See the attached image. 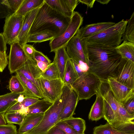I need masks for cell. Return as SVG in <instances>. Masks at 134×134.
I'll return each instance as SVG.
<instances>
[{
    "mask_svg": "<svg viewBox=\"0 0 134 134\" xmlns=\"http://www.w3.org/2000/svg\"><path fill=\"white\" fill-rule=\"evenodd\" d=\"M78 78L72 60L69 58L67 60L65 68L63 81L64 84L71 86Z\"/></svg>",
    "mask_w": 134,
    "mask_h": 134,
    "instance_id": "26",
    "label": "cell"
},
{
    "mask_svg": "<svg viewBox=\"0 0 134 134\" xmlns=\"http://www.w3.org/2000/svg\"><path fill=\"white\" fill-rule=\"evenodd\" d=\"M0 134H18L16 127L13 124L0 125Z\"/></svg>",
    "mask_w": 134,
    "mask_h": 134,
    "instance_id": "37",
    "label": "cell"
},
{
    "mask_svg": "<svg viewBox=\"0 0 134 134\" xmlns=\"http://www.w3.org/2000/svg\"><path fill=\"white\" fill-rule=\"evenodd\" d=\"M54 52L55 56L54 60L57 65L60 78L63 81L67 61L70 58L66 53L65 47H63L58 49Z\"/></svg>",
    "mask_w": 134,
    "mask_h": 134,
    "instance_id": "20",
    "label": "cell"
},
{
    "mask_svg": "<svg viewBox=\"0 0 134 134\" xmlns=\"http://www.w3.org/2000/svg\"><path fill=\"white\" fill-rule=\"evenodd\" d=\"M87 44L88 71L102 81L116 78L122 57L115 47L98 44Z\"/></svg>",
    "mask_w": 134,
    "mask_h": 134,
    "instance_id": "1",
    "label": "cell"
},
{
    "mask_svg": "<svg viewBox=\"0 0 134 134\" xmlns=\"http://www.w3.org/2000/svg\"><path fill=\"white\" fill-rule=\"evenodd\" d=\"M14 13L18 9L24 0H8Z\"/></svg>",
    "mask_w": 134,
    "mask_h": 134,
    "instance_id": "42",
    "label": "cell"
},
{
    "mask_svg": "<svg viewBox=\"0 0 134 134\" xmlns=\"http://www.w3.org/2000/svg\"><path fill=\"white\" fill-rule=\"evenodd\" d=\"M53 103L44 99H40L28 108L27 114H44Z\"/></svg>",
    "mask_w": 134,
    "mask_h": 134,
    "instance_id": "27",
    "label": "cell"
},
{
    "mask_svg": "<svg viewBox=\"0 0 134 134\" xmlns=\"http://www.w3.org/2000/svg\"><path fill=\"white\" fill-rule=\"evenodd\" d=\"M99 91L103 99L104 118L111 125L116 122L117 118V101L110 90L107 81H102Z\"/></svg>",
    "mask_w": 134,
    "mask_h": 134,
    "instance_id": "7",
    "label": "cell"
},
{
    "mask_svg": "<svg viewBox=\"0 0 134 134\" xmlns=\"http://www.w3.org/2000/svg\"><path fill=\"white\" fill-rule=\"evenodd\" d=\"M6 44L2 33H0V72H3L8 64Z\"/></svg>",
    "mask_w": 134,
    "mask_h": 134,
    "instance_id": "30",
    "label": "cell"
},
{
    "mask_svg": "<svg viewBox=\"0 0 134 134\" xmlns=\"http://www.w3.org/2000/svg\"><path fill=\"white\" fill-rule=\"evenodd\" d=\"M79 2L86 5L91 8H93L96 0H78Z\"/></svg>",
    "mask_w": 134,
    "mask_h": 134,
    "instance_id": "48",
    "label": "cell"
},
{
    "mask_svg": "<svg viewBox=\"0 0 134 134\" xmlns=\"http://www.w3.org/2000/svg\"><path fill=\"white\" fill-rule=\"evenodd\" d=\"M44 2V0H24L14 14L24 16L30 12L40 7Z\"/></svg>",
    "mask_w": 134,
    "mask_h": 134,
    "instance_id": "25",
    "label": "cell"
},
{
    "mask_svg": "<svg viewBox=\"0 0 134 134\" xmlns=\"http://www.w3.org/2000/svg\"><path fill=\"white\" fill-rule=\"evenodd\" d=\"M93 134H129L113 128L108 122L104 125H100L93 129Z\"/></svg>",
    "mask_w": 134,
    "mask_h": 134,
    "instance_id": "32",
    "label": "cell"
},
{
    "mask_svg": "<svg viewBox=\"0 0 134 134\" xmlns=\"http://www.w3.org/2000/svg\"><path fill=\"white\" fill-rule=\"evenodd\" d=\"M46 134H65V133L63 130L55 125L51 128Z\"/></svg>",
    "mask_w": 134,
    "mask_h": 134,
    "instance_id": "45",
    "label": "cell"
},
{
    "mask_svg": "<svg viewBox=\"0 0 134 134\" xmlns=\"http://www.w3.org/2000/svg\"><path fill=\"white\" fill-rule=\"evenodd\" d=\"M97 1L100 3L103 4H107L110 1V0H96Z\"/></svg>",
    "mask_w": 134,
    "mask_h": 134,
    "instance_id": "52",
    "label": "cell"
},
{
    "mask_svg": "<svg viewBox=\"0 0 134 134\" xmlns=\"http://www.w3.org/2000/svg\"><path fill=\"white\" fill-rule=\"evenodd\" d=\"M79 101L77 94L72 87L68 99L60 115V121L72 116Z\"/></svg>",
    "mask_w": 134,
    "mask_h": 134,
    "instance_id": "17",
    "label": "cell"
},
{
    "mask_svg": "<svg viewBox=\"0 0 134 134\" xmlns=\"http://www.w3.org/2000/svg\"><path fill=\"white\" fill-rule=\"evenodd\" d=\"M127 21V24L122 38V41H126L134 43V12Z\"/></svg>",
    "mask_w": 134,
    "mask_h": 134,
    "instance_id": "31",
    "label": "cell"
},
{
    "mask_svg": "<svg viewBox=\"0 0 134 134\" xmlns=\"http://www.w3.org/2000/svg\"><path fill=\"white\" fill-rule=\"evenodd\" d=\"M72 61L74 68L77 73L78 77H80L83 74L86 73L82 72L81 70V69L79 68L77 63L72 60Z\"/></svg>",
    "mask_w": 134,
    "mask_h": 134,
    "instance_id": "49",
    "label": "cell"
},
{
    "mask_svg": "<svg viewBox=\"0 0 134 134\" xmlns=\"http://www.w3.org/2000/svg\"><path fill=\"white\" fill-rule=\"evenodd\" d=\"M40 99L25 96L24 100L20 103L23 108H28Z\"/></svg>",
    "mask_w": 134,
    "mask_h": 134,
    "instance_id": "40",
    "label": "cell"
},
{
    "mask_svg": "<svg viewBox=\"0 0 134 134\" xmlns=\"http://www.w3.org/2000/svg\"><path fill=\"white\" fill-rule=\"evenodd\" d=\"M115 23L102 22L87 25L80 28L77 32L81 38H85L102 31Z\"/></svg>",
    "mask_w": 134,
    "mask_h": 134,
    "instance_id": "16",
    "label": "cell"
},
{
    "mask_svg": "<svg viewBox=\"0 0 134 134\" xmlns=\"http://www.w3.org/2000/svg\"><path fill=\"white\" fill-rule=\"evenodd\" d=\"M44 114H26L17 132L18 134H25L37 126L42 119Z\"/></svg>",
    "mask_w": 134,
    "mask_h": 134,
    "instance_id": "18",
    "label": "cell"
},
{
    "mask_svg": "<svg viewBox=\"0 0 134 134\" xmlns=\"http://www.w3.org/2000/svg\"><path fill=\"white\" fill-rule=\"evenodd\" d=\"M62 121L71 127L78 134H85L84 132L86 129V123L85 121L82 119L72 116Z\"/></svg>",
    "mask_w": 134,
    "mask_h": 134,
    "instance_id": "28",
    "label": "cell"
},
{
    "mask_svg": "<svg viewBox=\"0 0 134 134\" xmlns=\"http://www.w3.org/2000/svg\"><path fill=\"white\" fill-rule=\"evenodd\" d=\"M44 2L51 7L64 16L71 18L73 12L66 5L63 0H44Z\"/></svg>",
    "mask_w": 134,
    "mask_h": 134,
    "instance_id": "24",
    "label": "cell"
},
{
    "mask_svg": "<svg viewBox=\"0 0 134 134\" xmlns=\"http://www.w3.org/2000/svg\"></svg>",
    "mask_w": 134,
    "mask_h": 134,
    "instance_id": "53",
    "label": "cell"
},
{
    "mask_svg": "<svg viewBox=\"0 0 134 134\" xmlns=\"http://www.w3.org/2000/svg\"><path fill=\"white\" fill-rule=\"evenodd\" d=\"M25 98V95L23 94H20L17 99V102L21 103L24 99Z\"/></svg>",
    "mask_w": 134,
    "mask_h": 134,
    "instance_id": "51",
    "label": "cell"
},
{
    "mask_svg": "<svg viewBox=\"0 0 134 134\" xmlns=\"http://www.w3.org/2000/svg\"><path fill=\"white\" fill-rule=\"evenodd\" d=\"M70 19L52 8L44 1L38 10L29 35L37 32H48L55 35V37L59 36L66 30Z\"/></svg>",
    "mask_w": 134,
    "mask_h": 134,
    "instance_id": "2",
    "label": "cell"
},
{
    "mask_svg": "<svg viewBox=\"0 0 134 134\" xmlns=\"http://www.w3.org/2000/svg\"><path fill=\"white\" fill-rule=\"evenodd\" d=\"M83 21V18L77 12L74 11L68 26L63 33L50 41V52H54L58 49L65 47L70 40L76 34Z\"/></svg>",
    "mask_w": 134,
    "mask_h": 134,
    "instance_id": "6",
    "label": "cell"
},
{
    "mask_svg": "<svg viewBox=\"0 0 134 134\" xmlns=\"http://www.w3.org/2000/svg\"><path fill=\"white\" fill-rule=\"evenodd\" d=\"M24 51L29 58L33 59L36 49L31 45L26 44L23 47Z\"/></svg>",
    "mask_w": 134,
    "mask_h": 134,
    "instance_id": "43",
    "label": "cell"
},
{
    "mask_svg": "<svg viewBox=\"0 0 134 134\" xmlns=\"http://www.w3.org/2000/svg\"><path fill=\"white\" fill-rule=\"evenodd\" d=\"M96 95V99L92 106L88 118L92 121H97L104 118V104L103 98L99 91Z\"/></svg>",
    "mask_w": 134,
    "mask_h": 134,
    "instance_id": "19",
    "label": "cell"
},
{
    "mask_svg": "<svg viewBox=\"0 0 134 134\" xmlns=\"http://www.w3.org/2000/svg\"><path fill=\"white\" fill-rule=\"evenodd\" d=\"M21 94L10 92L0 96V113H5L7 110L17 102Z\"/></svg>",
    "mask_w": 134,
    "mask_h": 134,
    "instance_id": "23",
    "label": "cell"
},
{
    "mask_svg": "<svg viewBox=\"0 0 134 134\" xmlns=\"http://www.w3.org/2000/svg\"><path fill=\"white\" fill-rule=\"evenodd\" d=\"M71 89V86L64 85L61 94L44 113L39 123L25 134H46L51 128L60 121V115L68 99Z\"/></svg>",
    "mask_w": 134,
    "mask_h": 134,
    "instance_id": "3",
    "label": "cell"
},
{
    "mask_svg": "<svg viewBox=\"0 0 134 134\" xmlns=\"http://www.w3.org/2000/svg\"><path fill=\"white\" fill-rule=\"evenodd\" d=\"M107 81L115 99L121 103L134 97V89L119 83L115 78H110Z\"/></svg>",
    "mask_w": 134,
    "mask_h": 134,
    "instance_id": "14",
    "label": "cell"
},
{
    "mask_svg": "<svg viewBox=\"0 0 134 134\" xmlns=\"http://www.w3.org/2000/svg\"><path fill=\"white\" fill-rule=\"evenodd\" d=\"M5 113H0V125H5L7 122L4 118Z\"/></svg>",
    "mask_w": 134,
    "mask_h": 134,
    "instance_id": "50",
    "label": "cell"
},
{
    "mask_svg": "<svg viewBox=\"0 0 134 134\" xmlns=\"http://www.w3.org/2000/svg\"><path fill=\"white\" fill-rule=\"evenodd\" d=\"M63 0L64 2L68 7L73 12L79 2L78 0Z\"/></svg>",
    "mask_w": 134,
    "mask_h": 134,
    "instance_id": "44",
    "label": "cell"
},
{
    "mask_svg": "<svg viewBox=\"0 0 134 134\" xmlns=\"http://www.w3.org/2000/svg\"><path fill=\"white\" fill-rule=\"evenodd\" d=\"M24 15L14 13L5 18L2 34L7 44L9 45L15 42L21 30Z\"/></svg>",
    "mask_w": 134,
    "mask_h": 134,
    "instance_id": "9",
    "label": "cell"
},
{
    "mask_svg": "<svg viewBox=\"0 0 134 134\" xmlns=\"http://www.w3.org/2000/svg\"><path fill=\"white\" fill-rule=\"evenodd\" d=\"M15 72L24 89V94L25 96L44 99L38 88L33 83L21 74Z\"/></svg>",
    "mask_w": 134,
    "mask_h": 134,
    "instance_id": "21",
    "label": "cell"
},
{
    "mask_svg": "<svg viewBox=\"0 0 134 134\" xmlns=\"http://www.w3.org/2000/svg\"><path fill=\"white\" fill-rule=\"evenodd\" d=\"M42 77L48 80L60 78L59 72L55 62L53 60L44 72L41 74Z\"/></svg>",
    "mask_w": 134,
    "mask_h": 134,
    "instance_id": "34",
    "label": "cell"
},
{
    "mask_svg": "<svg viewBox=\"0 0 134 134\" xmlns=\"http://www.w3.org/2000/svg\"><path fill=\"white\" fill-rule=\"evenodd\" d=\"M26 115L19 110L17 111L6 112L4 116L6 122L8 124H15L20 125Z\"/></svg>",
    "mask_w": 134,
    "mask_h": 134,
    "instance_id": "33",
    "label": "cell"
},
{
    "mask_svg": "<svg viewBox=\"0 0 134 134\" xmlns=\"http://www.w3.org/2000/svg\"><path fill=\"white\" fill-rule=\"evenodd\" d=\"M35 61L37 66L42 73L45 71L50 64L38 60H35Z\"/></svg>",
    "mask_w": 134,
    "mask_h": 134,
    "instance_id": "47",
    "label": "cell"
},
{
    "mask_svg": "<svg viewBox=\"0 0 134 134\" xmlns=\"http://www.w3.org/2000/svg\"><path fill=\"white\" fill-rule=\"evenodd\" d=\"M55 125L63 130L65 134H78L71 127L63 121H59Z\"/></svg>",
    "mask_w": 134,
    "mask_h": 134,
    "instance_id": "38",
    "label": "cell"
},
{
    "mask_svg": "<svg viewBox=\"0 0 134 134\" xmlns=\"http://www.w3.org/2000/svg\"><path fill=\"white\" fill-rule=\"evenodd\" d=\"M87 44L81 38L77 32L65 46L69 58L77 64L82 62L88 66Z\"/></svg>",
    "mask_w": 134,
    "mask_h": 134,
    "instance_id": "8",
    "label": "cell"
},
{
    "mask_svg": "<svg viewBox=\"0 0 134 134\" xmlns=\"http://www.w3.org/2000/svg\"><path fill=\"white\" fill-rule=\"evenodd\" d=\"M102 81L94 74L87 71L71 86L78 95V99L87 100L99 91Z\"/></svg>",
    "mask_w": 134,
    "mask_h": 134,
    "instance_id": "5",
    "label": "cell"
},
{
    "mask_svg": "<svg viewBox=\"0 0 134 134\" xmlns=\"http://www.w3.org/2000/svg\"><path fill=\"white\" fill-rule=\"evenodd\" d=\"M29 58L23 47L18 42H15L11 44L8 62L10 73L15 72L23 67Z\"/></svg>",
    "mask_w": 134,
    "mask_h": 134,
    "instance_id": "11",
    "label": "cell"
},
{
    "mask_svg": "<svg viewBox=\"0 0 134 134\" xmlns=\"http://www.w3.org/2000/svg\"><path fill=\"white\" fill-rule=\"evenodd\" d=\"M33 59L35 60L42 61L49 64L51 63V62L47 56L42 52L36 50L34 55Z\"/></svg>",
    "mask_w": 134,
    "mask_h": 134,
    "instance_id": "41",
    "label": "cell"
},
{
    "mask_svg": "<svg viewBox=\"0 0 134 134\" xmlns=\"http://www.w3.org/2000/svg\"><path fill=\"white\" fill-rule=\"evenodd\" d=\"M23 108L20 103L16 102L11 106L7 111L6 112L18 111Z\"/></svg>",
    "mask_w": 134,
    "mask_h": 134,
    "instance_id": "46",
    "label": "cell"
},
{
    "mask_svg": "<svg viewBox=\"0 0 134 134\" xmlns=\"http://www.w3.org/2000/svg\"><path fill=\"white\" fill-rule=\"evenodd\" d=\"M127 21L122 19L102 31L85 38L87 44L103 45L116 47L121 44Z\"/></svg>",
    "mask_w": 134,
    "mask_h": 134,
    "instance_id": "4",
    "label": "cell"
},
{
    "mask_svg": "<svg viewBox=\"0 0 134 134\" xmlns=\"http://www.w3.org/2000/svg\"><path fill=\"white\" fill-rule=\"evenodd\" d=\"M15 72L21 74L33 83L38 88L44 99H46L40 81L42 72L37 66L35 60L29 58L23 66Z\"/></svg>",
    "mask_w": 134,
    "mask_h": 134,
    "instance_id": "10",
    "label": "cell"
},
{
    "mask_svg": "<svg viewBox=\"0 0 134 134\" xmlns=\"http://www.w3.org/2000/svg\"><path fill=\"white\" fill-rule=\"evenodd\" d=\"M13 13L8 0H0V19L6 18Z\"/></svg>",
    "mask_w": 134,
    "mask_h": 134,
    "instance_id": "36",
    "label": "cell"
},
{
    "mask_svg": "<svg viewBox=\"0 0 134 134\" xmlns=\"http://www.w3.org/2000/svg\"><path fill=\"white\" fill-rule=\"evenodd\" d=\"M40 81L47 100L53 103L61 94L64 84L61 79L48 80L42 77Z\"/></svg>",
    "mask_w": 134,
    "mask_h": 134,
    "instance_id": "13",
    "label": "cell"
},
{
    "mask_svg": "<svg viewBox=\"0 0 134 134\" xmlns=\"http://www.w3.org/2000/svg\"><path fill=\"white\" fill-rule=\"evenodd\" d=\"M121 104L129 114L134 115V97Z\"/></svg>",
    "mask_w": 134,
    "mask_h": 134,
    "instance_id": "39",
    "label": "cell"
},
{
    "mask_svg": "<svg viewBox=\"0 0 134 134\" xmlns=\"http://www.w3.org/2000/svg\"><path fill=\"white\" fill-rule=\"evenodd\" d=\"M53 34L48 32H39L29 35L27 43H40L50 40L55 37Z\"/></svg>",
    "mask_w": 134,
    "mask_h": 134,
    "instance_id": "29",
    "label": "cell"
},
{
    "mask_svg": "<svg viewBox=\"0 0 134 134\" xmlns=\"http://www.w3.org/2000/svg\"><path fill=\"white\" fill-rule=\"evenodd\" d=\"M115 49L122 58L134 62V43L124 41Z\"/></svg>",
    "mask_w": 134,
    "mask_h": 134,
    "instance_id": "22",
    "label": "cell"
},
{
    "mask_svg": "<svg viewBox=\"0 0 134 134\" xmlns=\"http://www.w3.org/2000/svg\"><path fill=\"white\" fill-rule=\"evenodd\" d=\"M115 79L119 83L134 89V62L122 58Z\"/></svg>",
    "mask_w": 134,
    "mask_h": 134,
    "instance_id": "12",
    "label": "cell"
},
{
    "mask_svg": "<svg viewBox=\"0 0 134 134\" xmlns=\"http://www.w3.org/2000/svg\"><path fill=\"white\" fill-rule=\"evenodd\" d=\"M9 88L11 92L23 94L24 92L23 87L16 75L12 76L10 79Z\"/></svg>",
    "mask_w": 134,
    "mask_h": 134,
    "instance_id": "35",
    "label": "cell"
},
{
    "mask_svg": "<svg viewBox=\"0 0 134 134\" xmlns=\"http://www.w3.org/2000/svg\"><path fill=\"white\" fill-rule=\"evenodd\" d=\"M39 8L35 9L24 15L21 28L15 41L23 47L27 43L30 29Z\"/></svg>",
    "mask_w": 134,
    "mask_h": 134,
    "instance_id": "15",
    "label": "cell"
}]
</instances>
